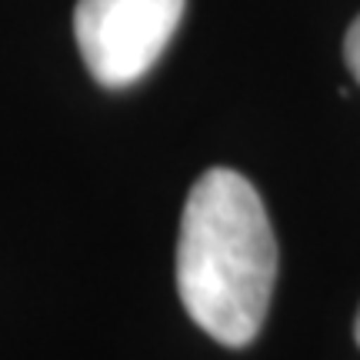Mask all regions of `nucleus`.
I'll list each match as a JSON object with an SVG mask.
<instances>
[{"label": "nucleus", "instance_id": "nucleus-1", "mask_svg": "<svg viewBox=\"0 0 360 360\" xmlns=\"http://www.w3.org/2000/svg\"><path fill=\"white\" fill-rule=\"evenodd\" d=\"M277 281V240L254 184L227 167L191 187L177 240V294L191 321L224 347L264 327Z\"/></svg>", "mask_w": 360, "mask_h": 360}, {"label": "nucleus", "instance_id": "nucleus-2", "mask_svg": "<svg viewBox=\"0 0 360 360\" xmlns=\"http://www.w3.org/2000/svg\"><path fill=\"white\" fill-rule=\"evenodd\" d=\"M184 17V0H77L74 37L90 77L130 87L160 60Z\"/></svg>", "mask_w": 360, "mask_h": 360}, {"label": "nucleus", "instance_id": "nucleus-3", "mask_svg": "<svg viewBox=\"0 0 360 360\" xmlns=\"http://www.w3.org/2000/svg\"><path fill=\"white\" fill-rule=\"evenodd\" d=\"M344 60H347L350 74L360 80V17L350 24V30H347V40H344Z\"/></svg>", "mask_w": 360, "mask_h": 360}, {"label": "nucleus", "instance_id": "nucleus-4", "mask_svg": "<svg viewBox=\"0 0 360 360\" xmlns=\"http://www.w3.org/2000/svg\"><path fill=\"white\" fill-rule=\"evenodd\" d=\"M354 337H357V344H360V314H357V323H354Z\"/></svg>", "mask_w": 360, "mask_h": 360}]
</instances>
